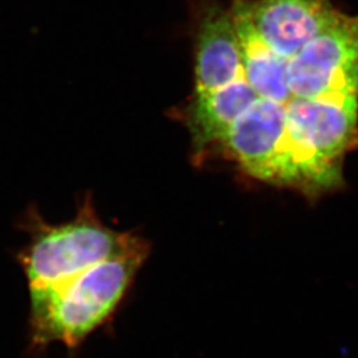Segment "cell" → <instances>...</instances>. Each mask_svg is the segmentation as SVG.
Returning <instances> with one entry per match:
<instances>
[{
  "label": "cell",
  "instance_id": "obj_7",
  "mask_svg": "<svg viewBox=\"0 0 358 358\" xmlns=\"http://www.w3.org/2000/svg\"><path fill=\"white\" fill-rule=\"evenodd\" d=\"M242 77V52L230 11L214 6L206 11L196 34L194 93L220 90Z\"/></svg>",
  "mask_w": 358,
  "mask_h": 358
},
{
  "label": "cell",
  "instance_id": "obj_3",
  "mask_svg": "<svg viewBox=\"0 0 358 358\" xmlns=\"http://www.w3.org/2000/svg\"><path fill=\"white\" fill-rule=\"evenodd\" d=\"M31 242L20 254L29 294L71 280L84 271L118 255L142 238L106 227L87 202L72 222L52 226L31 213Z\"/></svg>",
  "mask_w": 358,
  "mask_h": 358
},
{
  "label": "cell",
  "instance_id": "obj_9",
  "mask_svg": "<svg viewBox=\"0 0 358 358\" xmlns=\"http://www.w3.org/2000/svg\"><path fill=\"white\" fill-rule=\"evenodd\" d=\"M257 99L245 77L220 90L194 93L186 121L192 131L195 152L203 154L217 148L232 124Z\"/></svg>",
  "mask_w": 358,
  "mask_h": 358
},
{
  "label": "cell",
  "instance_id": "obj_2",
  "mask_svg": "<svg viewBox=\"0 0 358 358\" xmlns=\"http://www.w3.org/2000/svg\"><path fill=\"white\" fill-rule=\"evenodd\" d=\"M358 145V97H292L285 105L279 185L329 189L341 179V161Z\"/></svg>",
  "mask_w": 358,
  "mask_h": 358
},
{
  "label": "cell",
  "instance_id": "obj_4",
  "mask_svg": "<svg viewBox=\"0 0 358 358\" xmlns=\"http://www.w3.org/2000/svg\"><path fill=\"white\" fill-rule=\"evenodd\" d=\"M292 97H358V16L340 13L288 60Z\"/></svg>",
  "mask_w": 358,
  "mask_h": 358
},
{
  "label": "cell",
  "instance_id": "obj_5",
  "mask_svg": "<svg viewBox=\"0 0 358 358\" xmlns=\"http://www.w3.org/2000/svg\"><path fill=\"white\" fill-rule=\"evenodd\" d=\"M285 138V105L257 99L219 143L231 158L260 180L278 183Z\"/></svg>",
  "mask_w": 358,
  "mask_h": 358
},
{
  "label": "cell",
  "instance_id": "obj_8",
  "mask_svg": "<svg viewBox=\"0 0 358 358\" xmlns=\"http://www.w3.org/2000/svg\"><path fill=\"white\" fill-rule=\"evenodd\" d=\"M230 13L239 38L247 83L259 99L287 105L292 99L288 60L273 51L256 31L250 16V0H232Z\"/></svg>",
  "mask_w": 358,
  "mask_h": 358
},
{
  "label": "cell",
  "instance_id": "obj_1",
  "mask_svg": "<svg viewBox=\"0 0 358 358\" xmlns=\"http://www.w3.org/2000/svg\"><path fill=\"white\" fill-rule=\"evenodd\" d=\"M148 254L149 244L141 239L76 278L31 294L32 345H78L115 312Z\"/></svg>",
  "mask_w": 358,
  "mask_h": 358
},
{
  "label": "cell",
  "instance_id": "obj_6",
  "mask_svg": "<svg viewBox=\"0 0 358 358\" xmlns=\"http://www.w3.org/2000/svg\"><path fill=\"white\" fill-rule=\"evenodd\" d=\"M340 13L331 0H250L256 31L285 60L331 26Z\"/></svg>",
  "mask_w": 358,
  "mask_h": 358
}]
</instances>
